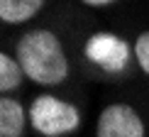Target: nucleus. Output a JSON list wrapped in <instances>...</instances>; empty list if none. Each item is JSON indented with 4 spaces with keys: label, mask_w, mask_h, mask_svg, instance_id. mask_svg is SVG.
I'll return each instance as SVG.
<instances>
[{
    "label": "nucleus",
    "mask_w": 149,
    "mask_h": 137,
    "mask_svg": "<svg viewBox=\"0 0 149 137\" xmlns=\"http://www.w3.org/2000/svg\"><path fill=\"white\" fill-rule=\"evenodd\" d=\"M15 59L20 61L24 76L42 86H56L69 76V59L64 47L49 29H32L22 34L15 49Z\"/></svg>",
    "instance_id": "1"
},
{
    "label": "nucleus",
    "mask_w": 149,
    "mask_h": 137,
    "mask_svg": "<svg viewBox=\"0 0 149 137\" xmlns=\"http://www.w3.org/2000/svg\"><path fill=\"white\" fill-rule=\"evenodd\" d=\"M29 122L44 137H61L78 127L81 115L71 103L61 101L56 96H49V93H42L29 105Z\"/></svg>",
    "instance_id": "2"
},
{
    "label": "nucleus",
    "mask_w": 149,
    "mask_h": 137,
    "mask_svg": "<svg viewBox=\"0 0 149 137\" xmlns=\"http://www.w3.org/2000/svg\"><path fill=\"white\" fill-rule=\"evenodd\" d=\"M95 137H144V122L127 103H113L98 117Z\"/></svg>",
    "instance_id": "3"
},
{
    "label": "nucleus",
    "mask_w": 149,
    "mask_h": 137,
    "mask_svg": "<svg viewBox=\"0 0 149 137\" xmlns=\"http://www.w3.org/2000/svg\"><path fill=\"white\" fill-rule=\"evenodd\" d=\"M86 57L105 71H120L130 59V47L115 34H93L86 42Z\"/></svg>",
    "instance_id": "4"
},
{
    "label": "nucleus",
    "mask_w": 149,
    "mask_h": 137,
    "mask_svg": "<svg viewBox=\"0 0 149 137\" xmlns=\"http://www.w3.org/2000/svg\"><path fill=\"white\" fill-rule=\"evenodd\" d=\"M24 108L20 101L5 96L0 101V137H22L24 132Z\"/></svg>",
    "instance_id": "5"
},
{
    "label": "nucleus",
    "mask_w": 149,
    "mask_h": 137,
    "mask_svg": "<svg viewBox=\"0 0 149 137\" xmlns=\"http://www.w3.org/2000/svg\"><path fill=\"white\" fill-rule=\"evenodd\" d=\"M44 0H0V20L10 24H20L32 20L42 10Z\"/></svg>",
    "instance_id": "6"
},
{
    "label": "nucleus",
    "mask_w": 149,
    "mask_h": 137,
    "mask_svg": "<svg viewBox=\"0 0 149 137\" xmlns=\"http://www.w3.org/2000/svg\"><path fill=\"white\" fill-rule=\"evenodd\" d=\"M22 76H24V71H22L20 61L12 59L10 54H5V52L0 54V91L10 93L15 88H20Z\"/></svg>",
    "instance_id": "7"
},
{
    "label": "nucleus",
    "mask_w": 149,
    "mask_h": 137,
    "mask_svg": "<svg viewBox=\"0 0 149 137\" xmlns=\"http://www.w3.org/2000/svg\"><path fill=\"white\" fill-rule=\"evenodd\" d=\"M134 57H137L139 68L149 76V32H142L134 42Z\"/></svg>",
    "instance_id": "8"
},
{
    "label": "nucleus",
    "mask_w": 149,
    "mask_h": 137,
    "mask_svg": "<svg viewBox=\"0 0 149 137\" xmlns=\"http://www.w3.org/2000/svg\"><path fill=\"white\" fill-rule=\"evenodd\" d=\"M86 5H93V8H103V5H110V3H115V0H83Z\"/></svg>",
    "instance_id": "9"
}]
</instances>
